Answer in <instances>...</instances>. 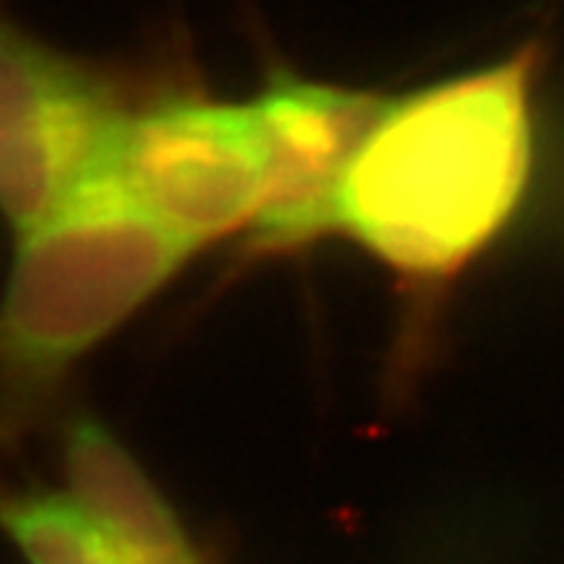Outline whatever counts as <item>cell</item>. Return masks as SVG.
<instances>
[{"instance_id": "1", "label": "cell", "mask_w": 564, "mask_h": 564, "mask_svg": "<svg viewBox=\"0 0 564 564\" xmlns=\"http://www.w3.org/2000/svg\"><path fill=\"white\" fill-rule=\"evenodd\" d=\"M542 44L387 96L357 144L335 234L392 271L446 280L512 223L533 173V93Z\"/></svg>"}, {"instance_id": "2", "label": "cell", "mask_w": 564, "mask_h": 564, "mask_svg": "<svg viewBox=\"0 0 564 564\" xmlns=\"http://www.w3.org/2000/svg\"><path fill=\"white\" fill-rule=\"evenodd\" d=\"M194 253L130 199L107 164L50 219L18 234L0 297V432L21 426Z\"/></svg>"}, {"instance_id": "3", "label": "cell", "mask_w": 564, "mask_h": 564, "mask_svg": "<svg viewBox=\"0 0 564 564\" xmlns=\"http://www.w3.org/2000/svg\"><path fill=\"white\" fill-rule=\"evenodd\" d=\"M130 110L96 61L0 15V216L15 237L110 162Z\"/></svg>"}, {"instance_id": "4", "label": "cell", "mask_w": 564, "mask_h": 564, "mask_svg": "<svg viewBox=\"0 0 564 564\" xmlns=\"http://www.w3.org/2000/svg\"><path fill=\"white\" fill-rule=\"evenodd\" d=\"M107 167L144 214L199 251L251 230L271 159L251 101L182 93L133 107Z\"/></svg>"}, {"instance_id": "5", "label": "cell", "mask_w": 564, "mask_h": 564, "mask_svg": "<svg viewBox=\"0 0 564 564\" xmlns=\"http://www.w3.org/2000/svg\"><path fill=\"white\" fill-rule=\"evenodd\" d=\"M268 141V194L251 237L285 251L335 234L343 176L387 96L274 67L251 98Z\"/></svg>"}, {"instance_id": "6", "label": "cell", "mask_w": 564, "mask_h": 564, "mask_svg": "<svg viewBox=\"0 0 564 564\" xmlns=\"http://www.w3.org/2000/svg\"><path fill=\"white\" fill-rule=\"evenodd\" d=\"M64 478L73 505L135 564H205L162 487L98 417L67 423Z\"/></svg>"}, {"instance_id": "7", "label": "cell", "mask_w": 564, "mask_h": 564, "mask_svg": "<svg viewBox=\"0 0 564 564\" xmlns=\"http://www.w3.org/2000/svg\"><path fill=\"white\" fill-rule=\"evenodd\" d=\"M0 535L26 564H135L67 492L0 484Z\"/></svg>"}]
</instances>
